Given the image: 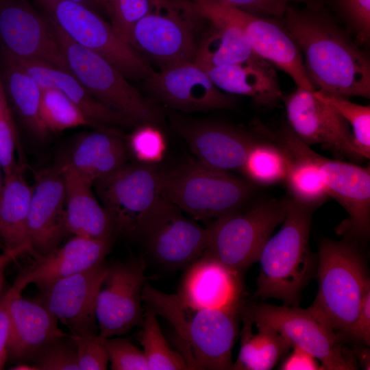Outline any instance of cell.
<instances>
[{
  "label": "cell",
  "mask_w": 370,
  "mask_h": 370,
  "mask_svg": "<svg viewBox=\"0 0 370 370\" xmlns=\"http://www.w3.org/2000/svg\"><path fill=\"white\" fill-rule=\"evenodd\" d=\"M282 25L304 55L315 90L347 98L370 96L367 56L322 14L288 6Z\"/></svg>",
  "instance_id": "6da1fadb"
},
{
  "label": "cell",
  "mask_w": 370,
  "mask_h": 370,
  "mask_svg": "<svg viewBox=\"0 0 370 370\" xmlns=\"http://www.w3.org/2000/svg\"><path fill=\"white\" fill-rule=\"evenodd\" d=\"M314 210L291 198L280 230L269 238L259 256L256 295L261 299L274 298L297 306L315 268L308 245Z\"/></svg>",
  "instance_id": "7a4b0ae2"
},
{
  "label": "cell",
  "mask_w": 370,
  "mask_h": 370,
  "mask_svg": "<svg viewBox=\"0 0 370 370\" xmlns=\"http://www.w3.org/2000/svg\"><path fill=\"white\" fill-rule=\"evenodd\" d=\"M318 291L311 305L343 338L370 291L365 259L356 241L323 238L319 243Z\"/></svg>",
  "instance_id": "3957f363"
},
{
  "label": "cell",
  "mask_w": 370,
  "mask_h": 370,
  "mask_svg": "<svg viewBox=\"0 0 370 370\" xmlns=\"http://www.w3.org/2000/svg\"><path fill=\"white\" fill-rule=\"evenodd\" d=\"M156 311L173 326L188 369H232L238 314L193 308L182 304L176 294L163 296Z\"/></svg>",
  "instance_id": "277c9868"
},
{
  "label": "cell",
  "mask_w": 370,
  "mask_h": 370,
  "mask_svg": "<svg viewBox=\"0 0 370 370\" xmlns=\"http://www.w3.org/2000/svg\"><path fill=\"white\" fill-rule=\"evenodd\" d=\"M266 134L286 156L308 160L317 168L329 197L348 215L337 232L356 241L367 240L370 232L369 166L324 157L302 142L288 126L277 134Z\"/></svg>",
  "instance_id": "5b68a950"
},
{
  "label": "cell",
  "mask_w": 370,
  "mask_h": 370,
  "mask_svg": "<svg viewBox=\"0 0 370 370\" xmlns=\"http://www.w3.org/2000/svg\"><path fill=\"white\" fill-rule=\"evenodd\" d=\"M47 18L70 73L89 93L125 117L131 125H156L161 121L162 113L158 107L132 86L116 66L77 44Z\"/></svg>",
  "instance_id": "8992f818"
},
{
  "label": "cell",
  "mask_w": 370,
  "mask_h": 370,
  "mask_svg": "<svg viewBox=\"0 0 370 370\" xmlns=\"http://www.w3.org/2000/svg\"><path fill=\"white\" fill-rule=\"evenodd\" d=\"M206 21L188 0H156L134 26L131 47L160 69L194 62Z\"/></svg>",
  "instance_id": "52a82bcc"
},
{
  "label": "cell",
  "mask_w": 370,
  "mask_h": 370,
  "mask_svg": "<svg viewBox=\"0 0 370 370\" xmlns=\"http://www.w3.org/2000/svg\"><path fill=\"white\" fill-rule=\"evenodd\" d=\"M253 190L250 182L199 161L171 171L162 170V195L198 219H215L239 212Z\"/></svg>",
  "instance_id": "ba28073f"
},
{
  "label": "cell",
  "mask_w": 370,
  "mask_h": 370,
  "mask_svg": "<svg viewBox=\"0 0 370 370\" xmlns=\"http://www.w3.org/2000/svg\"><path fill=\"white\" fill-rule=\"evenodd\" d=\"M291 198L271 199L245 212L215 219L206 227L205 253L241 273L258 261L274 230L284 221Z\"/></svg>",
  "instance_id": "9c48e42d"
},
{
  "label": "cell",
  "mask_w": 370,
  "mask_h": 370,
  "mask_svg": "<svg viewBox=\"0 0 370 370\" xmlns=\"http://www.w3.org/2000/svg\"><path fill=\"white\" fill-rule=\"evenodd\" d=\"M93 185L114 238L138 240L147 218L162 195V170L156 164L127 162Z\"/></svg>",
  "instance_id": "30bf717a"
},
{
  "label": "cell",
  "mask_w": 370,
  "mask_h": 370,
  "mask_svg": "<svg viewBox=\"0 0 370 370\" xmlns=\"http://www.w3.org/2000/svg\"><path fill=\"white\" fill-rule=\"evenodd\" d=\"M254 323H264L281 334L291 345L306 351L321 362L323 370L357 369L354 352L343 347L341 335L312 306L252 305L242 309Z\"/></svg>",
  "instance_id": "8fae6325"
},
{
  "label": "cell",
  "mask_w": 370,
  "mask_h": 370,
  "mask_svg": "<svg viewBox=\"0 0 370 370\" xmlns=\"http://www.w3.org/2000/svg\"><path fill=\"white\" fill-rule=\"evenodd\" d=\"M77 44L103 57L126 77L146 79L154 70L90 8L66 0H33Z\"/></svg>",
  "instance_id": "7c38bea8"
},
{
  "label": "cell",
  "mask_w": 370,
  "mask_h": 370,
  "mask_svg": "<svg viewBox=\"0 0 370 370\" xmlns=\"http://www.w3.org/2000/svg\"><path fill=\"white\" fill-rule=\"evenodd\" d=\"M203 16H214L239 27L254 53L288 74L297 87L314 91L301 52L282 24L214 0H188Z\"/></svg>",
  "instance_id": "4fadbf2b"
},
{
  "label": "cell",
  "mask_w": 370,
  "mask_h": 370,
  "mask_svg": "<svg viewBox=\"0 0 370 370\" xmlns=\"http://www.w3.org/2000/svg\"><path fill=\"white\" fill-rule=\"evenodd\" d=\"M152 257L170 269L190 265L205 252L208 233L163 195L147 218L139 239Z\"/></svg>",
  "instance_id": "5bb4252c"
},
{
  "label": "cell",
  "mask_w": 370,
  "mask_h": 370,
  "mask_svg": "<svg viewBox=\"0 0 370 370\" xmlns=\"http://www.w3.org/2000/svg\"><path fill=\"white\" fill-rule=\"evenodd\" d=\"M0 47L10 58L42 61L69 71L49 18L29 0H0Z\"/></svg>",
  "instance_id": "9a60e30c"
},
{
  "label": "cell",
  "mask_w": 370,
  "mask_h": 370,
  "mask_svg": "<svg viewBox=\"0 0 370 370\" xmlns=\"http://www.w3.org/2000/svg\"><path fill=\"white\" fill-rule=\"evenodd\" d=\"M313 92L297 87L293 92L282 96L289 128L308 145L319 144L336 156L354 162L362 160L347 122Z\"/></svg>",
  "instance_id": "2e32d148"
},
{
  "label": "cell",
  "mask_w": 370,
  "mask_h": 370,
  "mask_svg": "<svg viewBox=\"0 0 370 370\" xmlns=\"http://www.w3.org/2000/svg\"><path fill=\"white\" fill-rule=\"evenodd\" d=\"M145 268L142 259L108 265L97 298L96 317L100 336H122L142 325Z\"/></svg>",
  "instance_id": "e0dca14e"
},
{
  "label": "cell",
  "mask_w": 370,
  "mask_h": 370,
  "mask_svg": "<svg viewBox=\"0 0 370 370\" xmlns=\"http://www.w3.org/2000/svg\"><path fill=\"white\" fill-rule=\"evenodd\" d=\"M108 264L103 262L80 273L39 286L38 298L71 334H99L97 294Z\"/></svg>",
  "instance_id": "ac0fdd59"
},
{
  "label": "cell",
  "mask_w": 370,
  "mask_h": 370,
  "mask_svg": "<svg viewBox=\"0 0 370 370\" xmlns=\"http://www.w3.org/2000/svg\"><path fill=\"white\" fill-rule=\"evenodd\" d=\"M145 82L158 99L182 112L230 109L235 106L234 98L219 89L195 62L153 71Z\"/></svg>",
  "instance_id": "d6986e66"
},
{
  "label": "cell",
  "mask_w": 370,
  "mask_h": 370,
  "mask_svg": "<svg viewBox=\"0 0 370 370\" xmlns=\"http://www.w3.org/2000/svg\"><path fill=\"white\" fill-rule=\"evenodd\" d=\"M65 184L57 165L36 173L29 203L27 234L35 258L58 247L65 234Z\"/></svg>",
  "instance_id": "ffe728a7"
},
{
  "label": "cell",
  "mask_w": 370,
  "mask_h": 370,
  "mask_svg": "<svg viewBox=\"0 0 370 370\" xmlns=\"http://www.w3.org/2000/svg\"><path fill=\"white\" fill-rule=\"evenodd\" d=\"M240 274L204 252L188 266L177 297L193 308L241 313L243 286Z\"/></svg>",
  "instance_id": "44dd1931"
},
{
  "label": "cell",
  "mask_w": 370,
  "mask_h": 370,
  "mask_svg": "<svg viewBox=\"0 0 370 370\" xmlns=\"http://www.w3.org/2000/svg\"><path fill=\"white\" fill-rule=\"evenodd\" d=\"M197 161L219 171L241 169L249 151L260 139L234 127L211 121L178 124Z\"/></svg>",
  "instance_id": "7402d4cb"
},
{
  "label": "cell",
  "mask_w": 370,
  "mask_h": 370,
  "mask_svg": "<svg viewBox=\"0 0 370 370\" xmlns=\"http://www.w3.org/2000/svg\"><path fill=\"white\" fill-rule=\"evenodd\" d=\"M113 240L74 236L62 247L35 258L17 278L25 287L39 286L80 273L103 262Z\"/></svg>",
  "instance_id": "603a6c76"
},
{
  "label": "cell",
  "mask_w": 370,
  "mask_h": 370,
  "mask_svg": "<svg viewBox=\"0 0 370 370\" xmlns=\"http://www.w3.org/2000/svg\"><path fill=\"white\" fill-rule=\"evenodd\" d=\"M21 293L15 295L10 304L8 361L29 363L45 345L65 333L38 297L24 298Z\"/></svg>",
  "instance_id": "cb8c5ba5"
},
{
  "label": "cell",
  "mask_w": 370,
  "mask_h": 370,
  "mask_svg": "<svg viewBox=\"0 0 370 370\" xmlns=\"http://www.w3.org/2000/svg\"><path fill=\"white\" fill-rule=\"evenodd\" d=\"M127 160V149L121 134L101 126L81 135L60 164L70 167L93 184L121 169Z\"/></svg>",
  "instance_id": "d4e9b609"
},
{
  "label": "cell",
  "mask_w": 370,
  "mask_h": 370,
  "mask_svg": "<svg viewBox=\"0 0 370 370\" xmlns=\"http://www.w3.org/2000/svg\"><path fill=\"white\" fill-rule=\"evenodd\" d=\"M58 165L65 184L66 232L90 238L114 239L108 214L92 191L93 184L70 167Z\"/></svg>",
  "instance_id": "484cf974"
},
{
  "label": "cell",
  "mask_w": 370,
  "mask_h": 370,
  "mask_svg": "<svg viewBox=\"0 0 370 370\" xmlns=\"http://www.w3.org/2000/svg\"><path fill=\"white\" fill-rule=\"evenodd\" d=\"M202 69L221 90L247 96L259 106H273L282 98L273 66L259 56L241 64Z\"/></svg>",
  "instance_id": "4316f807"
},
{
  "label": "cell",
  "mask_w": 370,
  "mask_h": 370,
  "mask_svg": "<svg viewBox=\"0 0 370 370\" xmlns=\"http://www.w3.org/2000/svg\"><path fill=\"white\" fill-rule=\"evenodd\" d=\"M2 55L21 66L34 78L41 88L51 87L62 92L96 127L131 125L125 117L89 93L69 71L42 61L15 59Z\"/></svg>",
  "instance_id": "83f0119b"
},
{
  "label": "cell",
  "mask_w": 370,
  "mask_h": 370,
  "mask_svg": "<svg viewBox=\"0 0 370 370\" xmlns=\"http://www.w3.org/2000/svg\"><path fill=\"white\" fill-rule=\"evenodd\" d=\"M19 164L10 174L3 176L0 197V237L4 249L21 250L32 254L28 240L27 219L32 187Z\"/></svg>",
  "instance_id": "f1b7e54d"
},
{
  "label": "cell",
  "mask_w": 370,
  "mask_h": 370,
  "mask_svg": "<svg viewBox=\"0 0 370 370\" xmlns=\"http://www.w3.org/2000/svg\"><path fill=\"white\" fill-rule=\"evenodd\" d=\"M204 18L210 25L203 33L194 61L199 67L241 64L258 56L239 27L217 17Z\"/></svg>",
  "instance_id": "f546056e"
},
{
  "label": "cell",
  "mask_w": 370,
  "mask_h": 370,
  "mask_svg": "<svg viewBox=\"0 0 370 370\" xmlns=\"http://www.w3.org/2000/svg\"><path fill=\"white\" fill-rule=\"evenodd\" d=\"M0 75L3 88L20 119L36 138H45L49 131L40 116L42 89L21 66L1 54Z\"/></svg>",
  "instance_id": "4dcf8cb0"
},
{
  "label": "cell",
  "mask_w": 370,
  "mask_h": 370,
  "mask_svg": "<svg viewBox=\"0 0 370 370\" xmlns=\"http://www.w3.org/2000/svg\"><path fill=\"white\" fill-rule=\"evenodd\" d=\"M243 328L234 370H270L278 360L292 349L290 343L278 331L264 323H256L258 332L252 331V319L241 312Z\"/></svg>",
  "instance_id": "1f68e13d"
},
{
  "label": "cell",
  "mask_w": 370,
  "mask_h": 370,
  "mask_svg": "<svg viewBox=\"0 0 370 370\" xmlns=\"http://www.w3.org/2000/svg\"><path fill=\"white\" fill-rule=\"evenodd\" d=\"M269 140L257 142L240 169L249 180L262 186L284 181L288 171L287 156L276 144Z\"/></svg>",
  "instance_id": "d6a6232c"
},
{
  "label": "cell",
  "mask_w": 370,
  "mask_h": 370,
  "mask_svg": "<svg viewBox=\"0 0 370 370\" xmlns=\"http://www.w3.org/2000/svg\"><path fill=\"white\" fill-rule=\"evenodd\" d=\"M286 156L288 166L284 181L291 198L313 209L323 204L330 197L314 165L304 159Z\"/></svg>",
  "instance_id": "836d02e7"
},
{
  "label": "cell",
  "mask_w": 370,
  "mask_h": 370,
  "mask_svg": "<svg viewBox=\"0 0 370 370\" xmlns=\"http://www.w3.org/2000/svg\"><path fill=\"white\" fill-rule=\"evenodd\" d=\"M140 344L149 370L188 369L182 356L167 343L157 320V315L147 308L142 323Z\"/></svg>",
  "instance_id": "e575fe53"
},
{
  "label": "cell",
  "mask_w": 370,
  "mask_h": 370,
  "mask_svg": "<svg viewBox=\"0 0 370 370\" xmlns=\"http://www.w3.org/2000/svg\"><path fill=\"white\" fill-rule=\"evenodd\" d=\"M41 89L40 116L49 132H60L82 125L95 126L62 92L51 87Z\"/></svg>",
  "instance_id": "d590c367"
},
{
  "label": "cell",
  "mask_w": 370,
  "mask_h": 370,
  "mask_svg": "<svg viewBox=\"0 0 370 370\" xmlns=\"http://www.w3.org/2000/svg\"><path fill=\"white\" fill-rule=\"evenodd\" d=\"M319 100L334 108L352 128L355 145L365 159L370 157V107L351 102L349 98L315 90Z\"/></svg>",
  "instance_id": "8d00e7d4"
},
{
  "label": "cell",
  "mask_w": 370,
  "mask_h": 370,
  "mask_svg": "<svg viewBox=\"0 0 370 370\" xmlns=\"http://www.w3.org/2000/svg\"><path fill=\"white\" fill-rule=\"evenodd\" d=\"M156 0H101L111 26L121 38L131 47L136 24L153 8Z\"/></svg>",
  "instance_id": "74e56055"
},
{
  "label": "cell",
  "mask_w": 370,
  "mask_h": 370,
  "mask_svg": "<svg viewBox=\"0 0 370 370\" xmlns=\"http://www.w3.org/2000/svg\"><path fill=\"white\" fill-rule=\"evenodd\" d=\"M36 370H79L77 348L71 334L57 336L45 345L29 362Z\"/></svg>",
  "instance_id": "f35d334b"
},
{
  "label": "cell",
  "mask_w": 370,
  "mask_h": 370,
  "mask_svg": "<svg viewBox=\"0 0 370 370\" xmlns=\"http://www.w3.org/2000/svg\"><path fill=\"white\" fill-rule=\"evenodd\" d=\"M129 148L138 162L157 164L164 156L166 143L160 130L156 125H139L130 135Z\"/></svg>",
  "instance_id": "ab89813d"
},
{
  "label": "cell",
  "mask_w": 370,
  "mask_h": 370,
  "mask_svg": "<svg viewBox=\"0 0 370 370\" xmlns=\"http://www.w3.org/2000/svg\"><path fill=\"white\" fill-rule=\"evenodd\" d=\"M110 368L112 370H149L143 351L127 338H104Z\"/></svg>",
  "instance_id": "60d3db41"
},
{
  "label": "cell",
  "mask_w": 370,
  "mask_h": 370,
  "mask_svg": "<svg viewBox=\"0 0 370 370\" xmlns=\"http://www.w3.org/2000/svg\"><path fill=\"white\" fill-rule=\"evenodd\" d=\"M71 335L76 345L79 370L107 369L109 358L104 345V337L99 334Z\"/></svg>",
  "instance_id": "b9f144b4"
},
{
  "label": "cell",
  "mask_w": 370,
  "mask_h": 370,
  "mask_svg": "<svg viewBox=\"0 0 370 370\" xmlns=\"http://www.w3.org/2000/svg\"><path fill=\"white\" fill-rule=\"evenodd\" d=\"M338 5L358 43L367 42L370 37V0H338Z\"/></svg>",
  "instance_id": "7bdbcfd3"
},
{
  "label": "cell",
  "mask_w": 370,
  "mask_h": 370,
  "mask_svg": "<svg viewBox=\"0 0 370 370\" xmlns=\"http://www.w3.org/2000/svg\"><path fill=\"white\" fill-rule=\"evenodd\" d=\"M16 134L11 112L0 116V164L3 176L12 173L21 164L15 159Z\"/></svg>",
  "instance_id": "ee69618b"
},
{
  "label": "cell",
  "mask_w": 370,
  "mask_h": 370,
  "mask_svg": "<svg viewBox=\"0 0 370 370\" xmlns=\"http://www.w3.org/2000/svg\"><path fill=\"white\" fill-rule=\"evenodd\" d=\"M25 288L16 278L12 285L0 297V369H3L8 362L10 304L13 297L21 293Z\"/></svg>",
  "instance_id": "f6af8a7d"
},
{
  "label": "cell",
  "mask_w": 370,
  "mask_h": 370,
  "mask_svg": "<svg viewBox=\"0 0 370 370\" xmlns=\"http://www.w3.org/2000/svg\"><path fill=\"white\" fill-rule=\"evenodd\" d=\"M258 16L282 19L289 3L294 0H214Z\"/></svg>",
  "instance_id": "bcb514c9"
},
{
  "label": "cell",
  "mask_w": 370,
  "mask_h": 370,
  "mask_svg": "<svg viewBox=\"0 0 370 370\" xmlns=\"http://www.w3.org/2000/svg\"><path fill=\"white\" fill-rule=\"evenodd\" d=\"M347 336L370 345V291L364 297L358 314Z\"/></svg>",
  "instance_id": "7dc6e473"
},
{
  "label": "cell",
  "mask_w": 370,
  "mask_h": 370,
  "mask_svg": "<svg viewBox=\"0 0 370 370\" xmlns=\"http://www.w3.org/2000/svg\"><path fill=\"white\" fill-rule=\"evenodd\" d=\"M293 351L280 366L282 370H320L321 364L310 354L303 349L293 346Z\"/></svg>",
  "instance_id": "c3c4849f"
},
{
  "label": "cell",
  "mask_w": 370,
  "mask_h": 370,
  "mask_svg": "<svg viewBox=\"0 0 370 370\" xmlns=\"http://www.w3.org/2000/svg\"><path fill=\"white\" fill-rule=\"evenodd\" d=\"M25 254L21 250H7L0 254V295L4 283L5 271L8 266L21 255Z\"/></svg>",
  "instance_id": "681fc988"
},
{
  "label": "cell",
  "mask_w": 370,
  "mask_h": 370,
  "mask_svg": "<svg viewBox=\"0 0 370 370\" xmlns=\"http://www.w3.org/2000/svg\"><path fill=\"white\" fill-rule=\"evenodd\" d=\"M354 356L358 359L365 369H369V350L365 348L355 349L353 351Z\"/></svg>",
  "instance_id": "f907efd6"
},
{
  "label": "cell",
  "mask_w": 370,
  "mask_h": 370,
  "mask_svg": "<svg viewBox=\"0 0 370 370\" xmlns=\"http://www.w3.org/2000/svg\"><path fill=\"white\" fill-rule=\"evenodd\" d=\"M84 5L95 12L103 10L101 0H66Z\"/></svg>",
  "instance_id": "816d5d0a"
},
{
  "label": "cell",
  "mask_w": 370,
  "mask_h": 370,
  "mask_svg": "<svg viewBox=\"0 0 370 370\" xmlns=\"http://www.w3.org/2000/svg\"><path fill=\"white\" fill-rule=\"evenodd\" d=\"M10 369L14 370H36V369L30 363L28 362H17L11 367Z\"/></svg>",
  "instance_id": "f5cc1de1"
},
{
  "label": "cell",
  "mask_w": 370,
  "mask_h": 370,
  "mask_svg": "<svg viewBox=\"0 0 370 370\" xmlns=\"http://www.w3.org/2000/svg\"><path fill=\"white\" fill-rule=\"evenodd\" d=\"M8 112H10L8 103L0 97V116Z\"/></svg>",
  "instance_id": "db71d44e"
},
{
  "label": "cell",
  "mask_w": 370,
  "mask_h": 370,
  "mask_svg": "<svg viewBox=\"0 0 370 370\" xmlns=\"http://www.w3.org/2000/svg\"><path fill=\"white\" fill-rule=\"evenodd\" d=\"M0 97H1L3 101L8 102V100H7V98H6V95H5V90H4V88H3L2 80H1V75H0Z\"/></svg>",
  "instance_id": "11a10c76"
},
{
  "label": "cell",
  "mask_w": 370,
  "mask_h": 370,
  "mask_svg": "<svg viewBox=\"0 0 370 370\" xmlns=\"http://www.w3.org/2000/svg\"><path fill=\"white\" fill-rule=\"evenodd\" d=\"M3 171H2L1 166L0 164V197H1V194L3 184V178L2 177V175H1Z\"/></svg>",
  "instance_id": "9f6ffc18"
}]
</instances>
